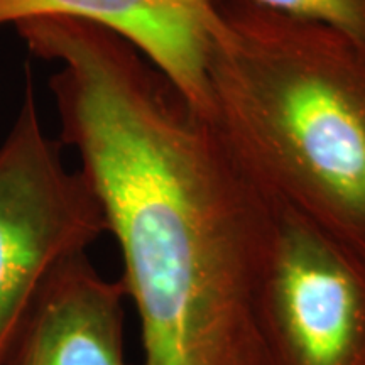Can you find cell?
I'll use <instances>...</instances> for the list:
<instances>
[{
    "label": "cell",
    "mask_w": 365,
    "mask_h": 365,
    "mask_svg": "<svg viewBox=\"0 0 365 365\" xmlns=\"http://www.w3.org/2000/svg\"><path fill=\"white\" fill-rule=\"evenodd\" d=\"M61 140L115 237L144 365H266L257 328L277 203L208 113L134 46L73 17L22 19Z\"/></svg>",
    "instance_id": "1"
},
{
    "label": "cell",
    "mask_w": 365,
    "mask_h": 365,
    "mask_svg": "<svg viewBox=\"0 0 365 365\" xmlns=\"http://www.w3.org/2000/svg\"><path fill=\"white\" fill-rule=\"evenodd\" d=\"M210 117L276 203L365 262V44L249 0H213Z\"/></svg>",
    "instance_id": "2"
},
{
    "label": "cell",
    "mask_w": 365,
    "mask_h": 365,
    "mask_svg": "<svg viewBox=\"0 0 365 365\" xmlns=\"http://www.w3.org/2000/svg\"><path fill=\"white\" fill-rule=\"evenodd\" d=\"M105 232L88 182L68 170L61 143L44 132L27 78L19 113L0 145V365H7L58 267Z\"/></svg>",
    "instance_id": "3"
},
{
    "label": "cell",
    "mask_w": 365,
    "mask_h": 365,
    "mask_svg": "<svg viewBox=\"0 0 365 365\" xmlns=\"http://www.w3.org/2000/svg\"><path fill=\"white\" fill-rule=\"evenodd\" d=\"M257 328L266 365H365V262L279 203Z\"/></svg>",
    "instance_id": "4"
},
{
    "label": "cell",
    "mask_w": 365,
    "mask_h": 365,
    "mask_svg": "<svg viewBox=\"0 0 365 365\" xmlns=\"http://www.w3.org/2000/svg\"><path fill=\"white\" fill-rule=\"evenodd\" d=\"M38 16L73 17L112 31L210 113L207 63L218 24L213 0H0V26Z\"/></svg>",
    "instance_id": "5"
},
{
    "label": "cell",
    "mask_w": 365,
    "mask_h": 365,
    "mask_svg": "<svg viewBox=\"0 0 365 365\" xmlns=\"http://www.w3.org/2000/svg\"><path fill=\"white\" fill-rule=\"evenodd\" d=\"M127 298L86 252L68 259L46 284L7 365H130L125 355Z\"/></svg>",
    "instance_id": "6"
},
{
    "label": "cell",
    "mask_w": 365,
    "mask_h": 365,
    "mask_svg": "<svg viewBox=\"0 0 365 365\" xmlns=\"http://www.w3.org/2000/svg\"><path fill=\"white\" fill-rule=\"evenodd\" d=\"M296 19L313 21L365 44V0H249Z\"/></svg>",
    "instance_id": "7"
}]
</instances>
